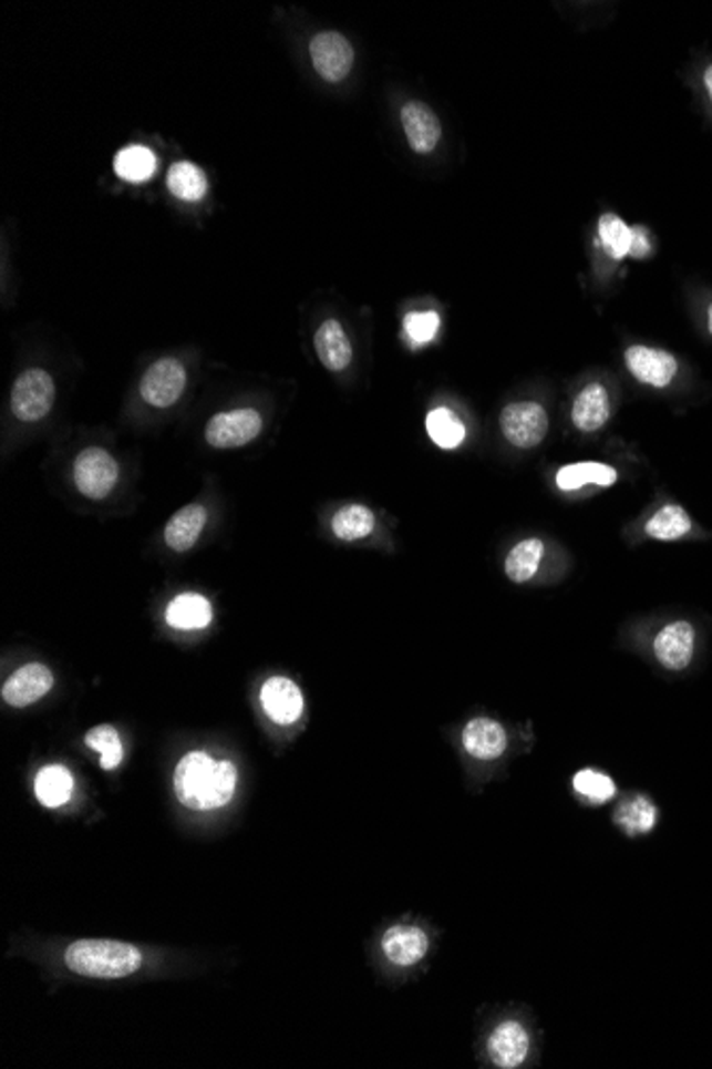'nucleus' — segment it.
<instances>
[{
	"label": "nucleus",
	"mask_w": 712,
	"mask_h": 1069,
	"mask_svg": "<svg viewBox=\"0 0 712 1069\" xmlns=\"http://www.w3.org/2000/svg\"><path fill=\"white\" fill-rule=\"evenodd\" d=\"M173 788L177 801L188 810H220L235 796L237 767L209 753L188 752L175 767Z\"/></svg>",
	"instance_id": "obj_1"
},
{
	"label": "nucleus",
	"mask_w": 712,
	"mask_h": 1069,
	"mask_svg": "<svg viewBox=\"0 0 712 1069\" xmlns=\"http://www.w3.org/2000/svg\"><path fill=\"white\" fill-rule=\"evenodd\" d=\"M64 965L84 978L115 980L142 969L143 954L137 946L114 939H80L64 953Z\"/></svg>",
	"instance_id": "obj_2"
},
{
	"label": "nucleus",
	"mask_w": 712,
	"mask_h": 1069,
	"mask_svg": "<svg viewBox=\"0 0 712 1069\" xmlns=\"http://www.w3.org/2000/svg\"><path fill=\"white\" fill-rule=\"evenodd\" d=\"M56 400V384L41 368L22 372L11 389V412L22 423H37L45 419Z\"/></svg>",
	"instance_id": "obj_3"
},
{
	"label": "nucleus",
	"mask_w": 712,
	"mask_h": 1069,
	"mask_svg": "<svg viewBox=\"0 0 712 1069\" xmlns=\"http://www.w3.org/2000/svg\"><path fill=\"white\" fill-rule=\"evenodd\" d=\"M117 476H120V465L105 449L90 446L75 458V467H73L75 487L82 495H86L87 500H105L114 492Z\"/></svg>",
	"instance_id": "obj_4"
},
{
	"label": "nucleus",
	"mask_w": 712,
	"mask_h": 1069,
	"mask_svg": "<svg viewBox=\"0 0 712 1069\" xmlns=\"http://www.w3.org/2000/svg\"><path fill=\"white\" fill-rule=\"evenodd\" d=\"M499 428L516 449H534L548 434V414L538 402H514L502 410Z\"/></svg>",
	"instance_id": "obj_5"
},
{
	"label": "nucleus",
	"mask_w": 712,
	"mask_h": 1069,
	"mask_svg": "<svg viewBox=\"0 0 712 1069\" xmlns=\"http://www.w3.org/2000/svg\"><path fill=\"white\" fill-rule=\"evenodd\" d=\"M262 430V417L252 408L220 412L209 419L205 440L214 449H239L257 440Z\"/></svg>",
	"instance_id": "obj_6"
},
{
	"label": "nucleus",
	"mask_w": 712,
	"mask_h": 1069,
	"mask_svg": "<svg viewBox=\"0 0 712 1069\" xmlns=\"http://www.w3.org/2000/svg\"><path fill=\"white\" fill-rule=\"evenodd\" d=\"M310 56H312L316 73L329 84L343 82L354 66V50L350 41L336 30L318 32L313 37L310 43Z\"/></svg>",
	"instance_id": "obj_7"
},
{
	"label": "nucleus",
	"mask_w": 712,
	"mask_h": 1069,
	"mask_svg": "<svg viewBox=\"0 0 712 1069\" xmlns=\"http://www.w3.org/2000/svg\"><path fill=\"white\" fill-rule=\"evenodd\" d=\"M186 380V368L177 359L165 357L145 370L140 382V393L143 400L154 408H172L182 398Z\"/></svg>",
	"instance_id": "obj_8"
},
{
	"label": "nucleus",
	"mask_w": 712,
	"mask_h": 1069,
	"mask_svg": "<svg viewBox=\"0 0 712 1069\" xmlns=\"http://www.w3.org/2000/svg\"><path fill=\"white\" fill-rule=\"evenodd\" d=\"M488 1057L491 1061L502 1069L520 1068L532 1048V1036L529 1029L520 1020H504L499 1022L491 1038H488Z\"/></svg>",
	"instance_id": "obj_9"
},
{
	"label": "nucleus",
	"mask_w": 712,
	"mask_h": 1069,
	"mask_svg": "<svg viewBox=\"0 0 712 1069\" xmlns=\"http://www.w3.org/2000/svg\"><path fill=\"white\" fill-rule=\"evenodd\" d=\"M626 363L631 377L640 380L642 384H649V387H656V389L668 387L679 372L677 357L668 350H661V348H627Z\"/></svg>",
	"instance_id": "obj_10"
},
{
	"label": "nucleus",
	"mask_w": 712,
	"mask_h": 1069,
	"mask_svg": "<svg viewBox=\"0 0 712 1069\" xmlns=\"http://www.w3.org/2000/svg\"><path fill=\"white\" fill-rule=\"evenodd\" d=\"M54 688V675L52 670L45 665H39V662H32V665L22 666L18 668L4 683H2V690H0V696L7 705L11 707H30L34 705L37 700H41L43 696H48V692Z\"/></svg>",
	"instance_id": "obj_11"
},
{
	"label": "nucleus",
	"mask_w": 712,
	"mask_h": 1069,
	"mask_svg": "<svg viewBox=\"0 0 712 1069\" xmlns=\"http://www.w3.org/2000/svg\"><path fill=\"white\" fill-rule=\"evenodd\" d=\"M653 651H656L657 662L663 668L674 672L684 670L691 665L695 654V628L684 619L670 621L656 636Z\"/></svg>",
	"instance_id": "obj_12"
},
{
	"label": "nucleus",
	"mask_w": 712,
	"mask_h": 1069,
	"mask_svg": "<svg viewBox=\"0 0 712 1069\" xmlns=\"http://www.w3.org/2000/svg\"><path fill=\"white\" fill-rule=\"evenodd\" d=\"M260 705L276 723L290 726L303 716V693L288 677H269L260 688Z\"/></svg>",
	"instance_id": "obj_13"
},
{
	"label": "nucleus",
	"mask_w": 712,
	"mask_h": 1069,
	"mask_svg": "<svg viewBox=\"0 0 712 1069\" xmlns=\"http://www.w3.org/2000/svg\"><path fill=\"white\" fill-rule=\"evenodd\" d=\"M461 743L476 760H497L508 750V732L497 720L474 718L465 723Z\"/></svg>",
	"instance_id": "obj_14"
},
{
	"label": "nucleus",
	"mask_w": 712,
	"mask_h": 1069,
	"mask_svg": "<svg viewBox=\"0 0 712 1069\" xmlns=\"http://www.w3.org/2000/svg\"><path fill=\"white\" fill-rule=\"evenodd\" d=\"M401 124H403L407 144L419 154L433 152L442 140L440 120L433 114V110L421 101H410L403 105Z\"/></svg>",
	"instance_id": "obj_15"
},
{
	"label": "nucleus",
	"mask_w": 712,
	"mask_h": 1069,
	"mask_svg": "<svg viewBox=\"0 0 712 1069\" xmlns=\"http://www.w3.org/2000/svg\"><path fill=\"white\" fill-rule=\"evenodd\" d=\"M382 953L398 967H412L429 953L427 933L419 926L395 925L382 935Z\"/></svg>",
	"instance_id": "obj_16"
},
{
	"label": "nucleus",
	"mask_w": 712,
	"mask_h": 1069,
	"mask_svg": "<svg viewBox=\"0 0 712 1069\" xmlns=\"http://www.w3.org/2000/svg\"><path fill=\"white\" fill-rule=\"evenodd\" d=\"M610 395L603 384L591 382L587 384L574 400L571 405V423L578 432L594 434L601 430L610 419Z\"/></svg>",
	"instance_id": "obj_17"
},
{
	"label": "nucleus",
	"mask_w": 712,
	"mask_h": 1069,
	"mask_svg": "<svg viewBox=\"0 0 712 1069\" xmlns=\"http://www.w3.org/2000/svg\"><path fill=\"white\" fill-rule=\"evenodd\" d=\"M313 348L320 363L329 372H343L350 366L354 354L352 345L343 331L342 322L336 318H329L318 327L313 336Z\"/></svg>",
	"instance_id": "obj_18"
},
{
	"label": "nucleus",
	"mask_w": 712,
	"mask_h": 1069,
	"mask_svg": "<svg viewBox=\"0 0 712 1069\" xmlns=\"http://www.w3.org/2000/svg\"><path fill=\"white\" fill-rule=\"evenodd\" d=\"M207 511L200 504H188L165 525V543L175 553H186L197 545L205 530Z\"/></svg>",
	"instance_id": "obj_19"
},
{
	"label": "nucleus",
	"mask_w": 712,
	"mask_h": 1069,
	"mask_svg": "<svg viewBox=\"0 0 712 1069\" xmlns=\"http://www.w3.org/2000/svg\"><path fill=\"white\" fill-rule=\"evenodd\" d=\"M165 619L175 630H200L211 624V605L200 594H179L167 607Z\"/></svg>",
	"instance_id": "obj_20"
},
{
	"label": "nucleus",
	"mask_w": 712,
	"mask_h": 1069,
	"mask_svg": "<svg viewBox=\"0 0 712 1069\" xmlns=\"http://www.w3.org/2000/svg\"><path fill=\"white\" fill-rule=\"evenodd\" d=\"M555 481L561 492H576V490H582L585 485L610 487L617 483V470L606 463H570L557 472Z\"/></svg>",
	"instance_id": "obj_21"
},
{
	"label": "nucleus",
	"mask_w": 712,
	"mask_h": 1069,
	"mask_svg": "<svg viewBox=\"0 0 712 1069\" xmlns=\"http://www.w3.org/2000/svg\"><path fill=\"white\" fill-rule=\"evenodd\" d=\"M73 794V775L62 764H50L41 769L34 780V796L43 808L56 810L69 803Z\"/></svg>",
	"instance_id": "obj_22"
},
{
	"label": "nucleus",
	"mask_w": 712,
	"mask_h": 1069,
	"mask_svg": "<svg viewBox=\"0 0 712 1069\" xmlns=\"http://www.w3.org/2000/svg\"><path fill=\"white\" fill-rule=\"evenodd\" d=\"M615 822L629 837L647 835L656 829V803L644 794H633L621 803V808L615 813Z\"/></svg>",
	"instance_id": "obj_23"
},
{
	"label": "nucleus",
	"mask_w": 712,
	"mask_h": 1069,
	"mask_svg": "<svg viewBox=\"0 0 712 1069\" xmlns=\"http://www.w3.org/2000/svg\"><path fill=\"white\" fill-rule=\"evenodd\" d=\"M693 523L689 513L679 504H663L651 520L647 521V536L661 543H672L681 541L691 532Z\"/></svg>",
	"instance_id": "obj_24"
},
{
	"label": "nucleus",
	"mask_w": 712,
	"mask_h": 1069,
	"mask_svg": "<svg viewBox=\"0 0 712 1069\" xmlns=\"http://www.w3.org/2000/svg\"><path fill=\"white\" fill-rule=\"evenodd\" d=\"M331 530L340 541L345 543L363 541L375 530V515L363 504H345L333 515Z\"/></svg>",
	"instance_id": "obj_25"
},
{
	"label": "nucleus",
	"mask_w": 712,
	"mask_h": 1069,
	"mask_svg": "<svg viewBox=\"0 0 712 1069\" xmlns=\"http://www.w3.org/2000/svg\"><path fill=\"white\" fill-rule=\"evenodd\" d=\"M544 543L540 538H525L506 557V577L513 583H527L536 577L544 559Z\"/></svg>",
	"instance_id": "obj_26"
},
{
	"label": "nucleus",
	"mask_w": 712,
	"mask_h": 1069,
	"mask_svg": "<svg viewBox=\"0 0 712 1069\" xmlns=\"http://www.w3.org/2000/svg\"><path fill=\"white\" fill-rule=\"evenodd\" d=\"M571 790L587 805H606L617 796V783L598 769H580L571 778Z\"/></svg>",
	"instance_id": "obj_27"
},
{
	"label": "nucleus",
	"mask_w": 712,
	"mask_h": 1069,
	"mask_svg": "<svg viewBox=\"0 0 712 1069\" xmlns=\"http://www.w3.org/2000/svg\"><path fill=\"white\" fill-rule=\"evenodd\" d=\"M114 169L124 182L142 184L156 172V156L145 145H128L115 154Z\"/></svg>",
	"instance_id": "obj_28"
},
{
	"label": "nucleus",
	"mask_w": 712,
	"mask_h": 1069,
	"mask_svg": "<svg viewBox=\"0 0 712 1069\" xmlns=\"http://www.w3.org/2000/svg\"><path fill=\"white\" fill-rule=\"evenodd\" d=\"M167 186L177 199L182 202H200L207 193V179L197 165L193 163H175L169 175H167Z\"/></svg>",
	"instance_id": "obj_29"
},
{
	"label": "nucleus",
	"mask_w": 712,
	"mask_h": 1069,
	"mask_svg": "<svg viewBox=\"0 0 712 1069\" xmlns=\"http://www.w3.org/2000/svg\"><path fill=\"white\" fill-rule=\"evenodd\" d=\"M427 434L442 449H456L465 440V425L451 408H435L427 414Z\"/></svg>",
	"instance_id": "obj_30"
},
{
	"label": "nucleus",
	"mask_w": 712,
	"mask_h": 1069,
	"mask_svg": "<svg viewBox=\"0 0 712 1069\" xmlns=\"http://www.w3.org/2000/svg\"><path fill=\"white\" fill-rule=\"evenodd\" d=\"M84 743L90 750L101 753V767L105 771H112L122 762L124 750H122V741H120V734H117L114 726L101 723V726L87 730Z\"/></svg>",
	"instance_id": "obj_31"
},
{
	"label": "nucleus",
	"mask_w": 712,
	"mask_h": 1069,
	"mask_svg": "<svg viewBox=\"0 0 712 1069\" xmlns=\"http://www.w3.org/2000/svg\"><path fill=\"white\" fill-rule=\"evenodd\" d=\"M631 237L633 229L627 227L617 214H603L599 218V239L615 259H623L629 255Z\"/></svg>",
	"instance_id": "obj_32"
},
{
	"label": "nucleus",
	"mask_w": 712,
	"mask_h": 1069,
	"mask_svg": "<svg viewBox=\"0 0 712 1069\" xmlns=\"http://www.w3.org/2000/svg\"><path fill=\"white\" fill-rule=\"evenodd\" d=\"M405 336L410 338L412 345L423 347L431 340H435L440 331V315L437 312H412L403 320Z\"/></svg>",
	"instance_id": "obj_33"
},
{
	"label": "nucleus",
	"mask_w": 712,
	"mask_h": 1069,
	"mask_svg": "<svg viewBox=\"0 0 712 1069\" xmlns=\"http://www.w3.org/2000/svg\"><path fill=\"white\" fill-rule=\"evenodd\" d=\"M651 253V244H649V235L644 232V227H633V237H631V250L629 255L631 257H647Z\"/></svg>",
	"instance_id": "obj_34"
},
{
	"label": "nucleus",
	"mask_w": 712,
	"mask_h": 1069,
	"mask_svg": "<svg viewBox=\"0 0 712 1069\" xmlns=\"http://www.w3.org/2000/svg\"><path fill=\"white\" fill-rule=\"evenodd\" d=\"M704 86H706V92H709L712 101V64L706 69V73H704Z\"/></svg>",
	"instance_id": "obj_35"
},
{
	"label": "nucleus",
	"mask_w": 712,
	"mask_h": 1069,
	"mask_svg": "<svg viewBox=\"0 0 712 1069\" xmlns=\"http://www.w3.org/2000/svg\"><path fill=\"white\" fill-rule=\"evenodd\" d=\"M709 331L712 333V306L709 308Z\"/></svg>",
	"instance_id": "obj_36"
}]
</instances>
